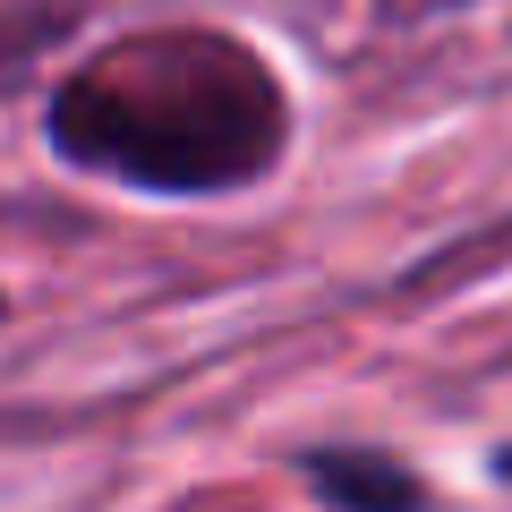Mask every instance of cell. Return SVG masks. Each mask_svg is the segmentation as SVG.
<instances>
[{
	"label": "cell",
	"mask_w": 512,
	"mask_h": 512,
	"mask_svg": "<svg viewBox=\"0 0 512 512\" xmlns=\"http://www.w3.org/2000/svg\"><path fill=\"white\" fill-rule=\"evenodd\" d=\"M52 154L146 197H231L291 137L274 69L231 35H137L52 94Z\"/></svg>",
	"instance_id": "cell-1"
},
{
	"label": "cell",
	"mask_w": 512,
	"mask_h": 512,
	"mask_svg": "<svg viewBox=\"0 0 512 512\" xmlns=\"http://www.w3.org/2000/svg\"><path fill=\"white\" fill-rule=\"evenodd\" d=\"M308 495L325 512H427V478L402 453H376V444H316L308 461Z\"/></svg>",
	"instance_id": "cell-2"
}]
</instances>
